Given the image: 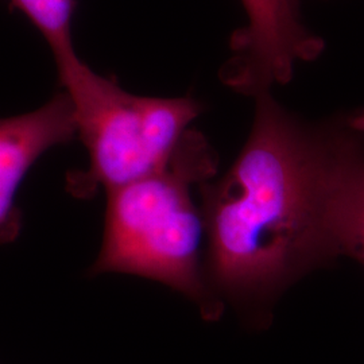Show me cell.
I'll use <instances>...</instances> for the list:
<instances>
[{
	"mask_svg": "<svg viewBox=\"0 0 364 364\" xmlns=\"http://www.w3.org/2000/svg\"><path fill=\"white\" fill-rule=\"evenodd\" d=\"M333 119L311 124L272 93L255 99L231 168L200 185L209 294L258 326L304 275L340 258L333 230Z\"/></svg>",
	"mask_w": 364,
	"mask_h": 364,
	"instance_id": "6da1fadb",
	"label": "cell"
},
{
	"mask_svg": "<svg viewBox=\"0 0 364 364\" xmlns=\"http://www.w3.org/2000/svg\"><path fill=\"white\" fill-rule=\"evenodd\" d=\"M218 168L205 135L191 129L165 169L107 191L105 237L91 273L153 279L193 301L205 320H218L204 270V215L193 197Z\"/></svg>",
	"mask_w": 364,
	"mask_h": 364,
	"instance_id": "7a4b0ae2",
	"label": "cell"
},
{
	"mask_svg": "<svg viewBox=\"0 0 364 364\" xmlns=\"http://www.w3.org/2000/svg\"><path fill=\"white\" fill-rule=\"evenodd\" d=\"M73 105L77 136L90 168L70 173L68 191L88 198L103 186L115 189L168 166L183 135L204 111L192 96L153 97L124 91L93 72L77 54L55 63Z\"/></svg>",
	"mask_w": 364,
	"mask_h": 364,
	"instance_id": "3957f363",
	"label": "cell"
},
{
	"mask_svg": "<svg viewBox=\"0 0 364 364\" xmlns=\"http://www.w3.org/2000/svg\"><path fill=\"white\" fill-rule=\"evenodd\" d=\"M246 25L231 38L220 77L232 91L257 99L287 84L297 66L316 60L324 41L305 26L301 0H240Z\"/></svg>",
	"mask_w": 364,
	"mask_h": 364,
	"instance_id": "277c9868",
	"label": "cell"
},
{
	"mask_svg": "<svg viewBox=\"0 0 364 364\" xmlns=\"http://www.w3.org/2000/svg\"><path fill=\"white\" fill-rule=\"evenodd\" d=\"M76 136L73 105L65 91L34 111L0 117V230L13 219L14 198L27 171L46 151Z\"/></svg>",
	"mask_w": 364,
	"mask_h": 364,
	"instance_id": "5b68a950",
	"label": "cell"
},
{
	"mask_svg": "<svg viewBox=\"0 0 364 364\" xmlns=\"http://www.w3.org/2000/svg\"><path fill=\"white\" fill-rule=\"evenodd\" d=\"M333 228L340 257L364 266V109L344 114L338 129Z\"/></svg>",
	"mask_w": 364,
	"mask_h": 364,
	"instance_id": "8992f818",
	"label": "cell"
},
{
	"mask_svg": "<svg viewBox=\"0 0 364 364\" xmlns=\"http://www.w3.org/2000/svg\"><path fill=\"white\" fill-rule=\"evenodd\" d=\"M45 38L55 63L75 54L72 22L76 0H10Z\"/></svg>",
	"mask_w": 364,
	"mask_h": 364,
	"instance_id": "52a82bcc",
	"label": "cell"
}]
</instances>
